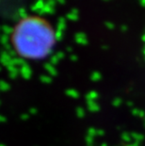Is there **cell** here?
<instances>
[{
  "label": "cell",
  "mask_w": 145,
  "mask_h": 146,
  "mask_svg": "<svg viewBox=\"0 0 145 146\" xmlns=\"http://www.w3.org/2000/svg\"><path fill=\"white\" fill-rule=\"evenodd\" d=\"M67 29V23H66V19L63 17H61L58 19V25H57V31L60 32H63V30Z\"/></svg>",
  "instance_id": "5"
},
{
  "label": "cell",
  "mask_w": 145,
  "mask_h": 146,
  "mask_svg": "<svg viewBox=\"0 0 145 146\" xmlns=\"http://www.w3.org/2000/svg\"><path fill=\"white\" fill-rule=\"evenodd\" d=\"M75 41L77 42L78 43H80V44H86L87 42H88L87 36H86L84 33L79 32V33H77L75 35Z\"/></svg>",
  "instance_id": "6"
},
{
  "label": "cell",
  "mask_w": 145,
  "mask_h": 146,
  "mask_svg": "<svg viewBox=\"0 0 145 146\" xmlns=\"http://www.w3.org/2000/svg\"><path fill=\"white\" fill-rule=\"evenodd\" d=\"M44 4H45V1H44V0H37V1L32 5L31 10L33 11L39 12V13H40V12H41V11L42 10V9H44Z\"/></svg>",
  "instance_id": "3"
},
{
  "label": "cell",
  "mask_w": 145,
  "mask_h": 146,
  "mask_svg": "<svg viewBox=\"0 0 145 146\" xmlns=\"http://www.w3.org/2000/svg\"><path fill=\"white\" fill-rule=\"evenodd\" d=\"M14 52L26 60H42L53 50L56 31L47 21L39 16L22 19L11 34Z\"/></svg>",
  "instance_id": "1"
},
{
  "label": "cell",
  "mask_w": 145,
  "mask_h": 146,
  "mask_svg": "<svg viewBox=\"0 0 145 146\" xmlns=\"http://www.w3.org/2000/svg\"><path fill=\"white\" fill-rule=\"evenodd\" d=\"M56 11V2L55 0H46L44 9L41 11V14H53Z\"/></svg>",
  "instance_id": "2"
},
{
  "label": "cell",
  "mask_w": 145,
  "mask_h": 146,
  "mask_svg": "<svg viewBox=\"0 0 145 146\" xmlns=\"http://www.w3.org/2000/svg\"><path fill=\"white\" fill-rule=\"evenodd\" d=\"M18 15L21 17V20L22 19H24V18H26L27 17V15H26V9H19V11H18Z\"/></svg>",
  "instance_id": "7"
},
{
  "label": "cell",
  "mask_w": 145,
  "mask_h": 146,
  "mask_svg": "<svg viewBox=\"0 0 145 146\" xmlns=\"http://www.w3.org/2000/svg\"><path fill=\"white\" fill-rule=\"evenodd\" d=\"M79 18V11L76 10V9H73V10L70 11L66 15V19L70 20V21H77Z\"/></svg>",
  "instance_id": "4"
},
{
  "label": "cell",
  "mask_w": 145,
  "mask_h": 146,
  "mask_svg": "<svg viewBox=\"0 0 145 146\" xmlns=\"http://www.w3.org/2000/svg\"><path fill=\"white\" fill-rule=\"evenodd\" d=\"M140 1H141V4L145 6V0H140Z\"/></svg>",
  "instance_id": "10"
},
{
  "label": "cell",
  "mask_w": 145,
  "mask_h": 146,
  "mask_svg": "<svg viewBox=\"0 0 145 146\" xmlns=\"http://www.w3.org/2000/svg\"><path fill=\"white\" fill-rule=\"evenodd\" d=\"M106 26H107V27H109V29H113V27H114V25H113V24H110L109 22H107V23H106Z\"/></svg>",
  "instance_id": "8"
},
{
  "label": "cell",
  "mask_w": 145,
  "mask_h": 146,
  "mask_svg": "<svg viewBox=\"0 0 145 146\" xmlns=\"http://www.w3.org/2000/svg\"><path fill=\"white\" fill-rule=\"evenodd\" d=\"M56 1L60 3V4H64V3H65V0H56Z\"/></svg>",
  "instance_id": "9"
}]
</instances>
